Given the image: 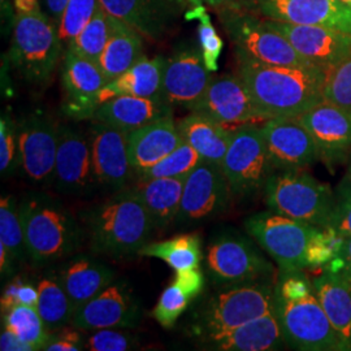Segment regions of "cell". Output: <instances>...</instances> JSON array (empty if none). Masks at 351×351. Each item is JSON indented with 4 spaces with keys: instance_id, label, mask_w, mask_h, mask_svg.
Returning a JSON list of instances; mask_svg holds the SVG:
<instances>
[{
    "instance_id": "20",
    "label": "cell",
    "mask_w": 351,
    "mask_h": 351,
    "mask_svg": "<svg viewBox=\"0 0 351 351\" xmlns=\"http://www.w3.org/2000/svg\"><path fill=\"white\" fill-rule=\"evenodd\" d=\"M262 132L276 171H300L320 159L314 138L300 117L271 119Z\"/></svg>"
},
{
    "instance_id": "43",
    "label": "cell",
    "mask_w": 351,
    "mask_h": 351,
    "mask_svg": "<svg viewBox=\"0 0 351 351\" xmlns=\"http://www.w3.org/2000/svg\"><path fill=\"white\" fill-rule=\"evenodd\" d=\"M21 169V152L19 126L8 114L0 120V173L1 177L13 176Z\"/></svg>"
},
{
    "instance_id": "16",
    "label": "cell",
    "mask_w": 351,
    "mask_h": 351,
    "mask_svg": "<svg viewBox=\"0 0 351 351\" xmlns=\"http://www.w3.org/2000/svg\"><path fill=\"white\" fill-rule=\"evenodd\" d=\"M99 3L111 16L151 42L168 37L190 8L188 0H99Z\"/></svg>"
},
{
    "instance_id": "31",
    "label": "cell",
    "mask_w": 351,
    "mask_h": 351,
    "mask_svg": "<svg viewBox=\"0 0 351 351\" xmlns=\"http://www.w3.org/2000/svg\"><path fill=\"white\" fill-rule=\"evenodd\" d=\"M167 59L155 56L149 59L146 55L125 73L108 82L99 93V106L121 95L132 97H162L164 68Z\"/></svg>"
},
{
    "instance_id": "14",
    "label": "cell",
    "mask_w": 351,
    "mask_h": 351,
    "mask_svg": "<svg viewBox=\"0 0 351 351\" xmlns=\"http://www.w3.org/2000/svg\"><path fill=\"white\" fill-rule=\"evenodd\" d=\"M191 112L204 114L226 128L258 125L261 121H268L239 75H213Z\"/></svg>"
},
{
    "instance_id": "13",
    "label": "cell",
    "mask_w": 351,
    "mask_h": 351,
    "mask_svg": "<svg viewBox=\"0 0 351 351\" xmlns=\"http://www.w3.org/2000/svg\"><path fill=\"white\" fill-rule=\"evenodd\" d=\"M53 185L72 197H88L99 188L88 134L75 126L59 125Z\"/></svg>"
},
{
    "instance_id": "21",
    "label": "cell",
    "mask_w": 351,
    "mask_h": 351,
    "mask_svg": "<svg viewBox=\"0 0 351 351\" xmlns=\"http://www.w3.org/2000/svg\"><path fill=\"white\" fill-rule=\"evenodd\" d=\"M107 85L98 64L65 50L62 64L63 112L73 120L93 119L99 107V93Z\"/></svg>"
},
{
    "instance_id": "29",
    "label": "cell",
    "mask_w": 351,
    "mask_h": 351,
    "mask_svg": "<svg viewBox=\"0 0 351 351\" xmlns=\"http://www.w3.org/2000/svg\"><path fill=\"white\" fill-rule=\"evenodd\" d=\"M186 177L138 178L130 186L143 202L155 229H165L177 220Z\"/></svg>"
},
{
    "instance_id": "30",
    "label": "cell",
    "mask_w": 351,
    "mask_h": 351,
    "mask_svg": "<svg viewBox=\"0 0 351 351\" xmlns=\"http://www.w3.org/2000/svg\"><path fill=\"white\" fill-rule=\"evenodd\" d=\"M313 285L343 351H351V284L323 268L322 275L313 278Z\"/></svg>"
},
{
    "instance_id": "11",
    "label": "cell",
    "mask_w": 351,
    "mask_h": 351,
    "mask_svg": "<svg viewBox=\"0 0 351 351\" xmlns=\"http://www.w3.org/2000/svg\"><path fill=\"white\" fill-rule=\"evenodd\" d=\"M232 193L252 195L276 172L264 141L262 126L243 125L232 130V138L221 165Z\"/></svg>"
},
{
    "instance_id": "57",
    "label": "cell",
    "mask_w": 351,
    "mask_h": 351,
    "mask_svg": "<svg viewBox=\"0 0 351 351\" xmlns=\"http://www.w3.org/2000/svg\"><path fill=\"white\" fill-rule=\"evenodd\" d=\"M16 14H29L40 11L39 0H13Z\"/></svg>"
},
{
    "instance_id": "53",
    "label": "cell",
    "mask_w": 351,
    "mask_h": 351,
    "mask_svg": "<svg viewBox=\"0 0 351 351\" xmlns=\"http://www.w3.org/2000/svg\"><path fill=\"white\" fill-rule=\"evenodd\" d=\"M23 282L24 281L17 277L10 284H7V287L3 291V295H1V314H7L13 306L17 304V290Z\"/></svg>"
},
{
    "instance_id": "25",
    "label": "cell",
    "mask_w": 351,
    "mask_h": 351,
    "mask_svg": "<svg viewBox=\"0 0 351 351\" xmlns=\"http://www.w3.org/2000/svg\"><path fill=\"white\" fill-rule=\"evenodd\" d=\"M202 339L204 349L216 351H271L287 345L277 310L246 324Z\"/></svg>"
},
{
    "instance_id": "48",
    "label": "cell",
    "mask_w": 351,
    "mask_h": 351,
    "mask_svg": "<svg viewBox=\"0 0 351 351\" xmlns=\"http://www.w3.org/2000/svg\"><path fill=\"white\" fill-rule=\"evenodd\" d=\"M85 341L78 328L63 326L55 332H51L50 339L46 343V351H78L85 349Z\"/></svg>"
},
{
    "instance_id": "44",
    "label": "cell",
    "mask_w": 351,
    "mask_h": 351,
    "mask_svg": "<svg viewBox=\"0 0 351 351\" xmlns=\"http://www.w3.org/2000/svg\"><path fill=\"white\" fill-rule=\"evenodd\" d=\"M324 99L351 111V56L326 72Z\"/></svg>"
},
{
    "instance_id": "4",
    "label": "cell",
    "mask_w": 351,
    "mask_h": 351,
    "mask_svg": "<svg viewBox=\"0 0 351 351\" xmlns=\"http://www.w3.org/2000/svg\"><path fill=\"white\" fill-rule=\"evenodd\" d=\"M55 25L42 11L16 14L8 59L29 84H49L65 52L59 29Z\"/></svg>"
},
{
    "instance_id": "41",
    "label": "cell",
    "mask_w": 351,
    "mask_h": 351,
    "mask_svg": "<svg viewBox=\"0 0 351 351\" xmlns=\"http://www.w3.org/2000/svg\"><path fill=\"white\" fill-rule=\"evenodd\" d=\"M345 237L330 228H317L306 249V268L317 269L332 263L342 250Z\"/></svg>"
},
{
    "instance_id": "27",
    "label": "cell",
    "mask_w": 351,
    "mask_h": 351,
    "mask_svg": "<svg viewBox=\"0 0 351 351\" xmlns=\"http://www.w3.org/2000/svg\"><path fill=\"white\" fill-rule=\"evenodd\" d=\"M168 116H173V107L162 97L121 95L101 104L93 120L130 133Z\"/></svg>"
},
{
    "instance_id": "42",
    "label": "cell",
    "mask_w": 351,
    "mask_h": 351,
    "mask_svg": "<svg viewBox=\"0 0 351 351\" xmlns=\"http://www.w3.org/2000/svg\"><path fill=\"white\" fill-rule=\"evenodd\" d=\"M98 1L99 0H68L63 17L58 25L65 49L91 20Z\"/></svg>"
},
{
    "instance_id": "8",
    "label": "cell",
    "mask_w": 351,
    "mask_h": 351,
    "mask_svg": "<svg viewBox=\"0 0 351 351\" xmlns=\"http://www.w3.org/2000/svg\"><path fill=\"white\" fill-rule=\"evenodd\" d=\"M276 295L277 315L287 345L303 351H343L315 289L300 297Z\"/></svg>"
},
{
    "instance_id": "33",
    "label": "cell",
    "mask_w": 351,
    "mask_h": 351,
    "mask_svg": "<svg viewBox=\"0 0 351 351\" xmlns=\"http://www.w3.org/2000/svg\"><path fill=\"white\" fill-rule=\"evenodd\" d=\"M143 56V37L112 16V33L98 62L107 84L125 73Z\"/></svg>"
},
{
    "instance_id": "37",
    "label": "cell",
    "mask_w": 351,
    "mask_h": 351,
    "mask_svg": "<svg viewBox=\"0 0 351 351\" xmlns=\"http://www.w3.org/2000/svg\"><path fill=\"white\" fill-rule=\"evenodd\" d=\"M3 326L19 339L29 343L33 350H43L50 339L51 332L46 328L37 307L16 304L3 315Z\"/></svg>"
},
{
    "instance_id": "56",
    "label": "cell",
    "mask_w": 351,
    "mask_h": 351,
    "mask_svg": "<svg viewBox=\"0 0 351 351\" xmlns=\"http://www.w3.org/2000/svg\"><path fill=\"white\" fill-rule=\"evenodd\" d=\"M46 1V7L50 13L51 20L59 25L62 17H63L65 7L68 4V0H45Z\"/></svg>"
},
{
    "instance_id": "52",
    "label": "cell",
    "mask_w": 351,
    "mask_h": 351,
    "mask_svg": "<svg viewBox=\"0 0 351 351\" xmlns=\"http://www.w3.org/2000/svg\"><path fill=\"white\" fill-rule=\"evenodd\" d=\"M0 350L1 351H34L33 348L19 339L14 333L8 329H3L0 336Z\"/></svg>"
},
{
    "instance_id": "50",
    "label": "cell",
    "mask_w": 351,
    "mask_h": 351,
    "mask_svg": "<svg viewBox=\"0 0 351 351\" xmlns=\"http://www.w3.org/2000/svg\"><path fill=\"white\" fill-rule=\"evenodd\" d=\"M190 8L198 4H207L220 11H254L258 0H188Z\"/></svg>"
},
{
    "instance_id": "35",
    "label": "cell",
    "mask_w": 351,
    "mask_h": 351,
    "mask_svg": "<svg viewBox=\"0 0 351 351\" xmlns=\"http://www.w3.org/2000/svg\"><path fill=\"white\" fill-rule=\"evenodd\" d=\"M139 255L162 259L176 272L197 268L202 261V241L198 234H181L163 242L147 243Z\"/></svg>"
},
{
    "instance_id": "45",
    "label": "cell",
    "mask_w": 351,
    "mask_h": 351,
    "mask_svg": "<svg viewBox=\"0 0 351 351\" xmlns=\"http://www.w3.org/2000/svg\"><path fill=\"white\" fill-rule=\"evenodd\" d=\"M189 302L188 295L173 282L162 293L152 316L164 328H172L178 317L185 313Z\"/></svg>"
},
{
    "instance_id": "23",
    "label": "cell",
    "mask_w": 351,
    "mask_h": 351,
    "mask_svg": "<svg viewBox=\"0 0 351 351\" xmlns=\"http://www.w3.org/2000/svg\"><path fill=\"white\" fill-rule=\"evenodd\" d=\"M254 11L267 20L351 33V7L341 0H258Z\"/></svg>"
},
{
    "instance_id": "34",
    "label": "cell",
    "mask_w": 351,
    "mask_h": 351,
    "mask_svg": "<svg viewBox=\"0 0 351 351\" xmlns=\"http://www.w3.org/2000/svg\"><path fill=\"white\" fill-rule=\"evenodd\" d=\"M37 310L45 326L55 332L72 323L75 310L58 277H45L38 282Z\"/></svg>"
},
{
    "instance_id": "2",
    "label": "cell",
    "mask_w": 351,
    "mask_h": 351,
    "mask_svg": "<svg viewBox=\"0 0 351 351\" xmlns=\"http://www.w3.org/2000/svg\"><path fill=\"white\" fill-rule=\"evenodd\" d=\"M81 220L91 251L113 259L139 254L155 229L143 202L130 186L86 208Z\"/></svg>"
},
{
    "instance_id": "15",
    "label": "cell",
    "mask_w": 351,
    "mask_h": 351,
    "mask_svg": "<svg viewBox=\"0 0 351 351\" xmlns=\"http://www.w3.org/2000/svg\"><path fill=\"white\" fill-rule=\"evenodd\" d=\"M213 72L204 64L201 47L184 45L167 59L162 98L171 107L193 111L213 81Z\"/></svg>"
},
{
    "instance_id": "55",
    "label": "cell",
    "mask_w": 351,
    "mask_h": 351,
    "mask_svg": "<svg viewBox=\"0 0 351 351\" xmlns=\"http://www.w3.org/2000/svg\"><path fill=\"white\" fill-rule=\"evenodd\" d=\"M16 259L13 258L12 254L10 250L0 243V272H1V278H7L11 276L13 272L16 271Z\"/></svg>"
},
{
    "instance_id": "28",
    "label": "cell",
    "mask_w": 351,
    "mask_h": 351,
    "mask_svg": "<svg viewBox=\"0 0 351 351\" xmlns=\"http://www.w3.org/2000/svg\"><path fill=\"white\" fill-rule=\"evenodd\" d=\"M58 278L75 310L81 308L114 281L112 268L85 254H75L60 267Z\"/></svg>"
},
{
    "instance_id": "40",
    "label": "cell",
    "mask_w": 351,
    "mask_h": 351,
    "mask_svg": "<svg viewBox=\"0 0 351 351\" xmlns=\"http://www.w3.org/2000/svg\"><path fill=\"white\" fill-rule=\"evenodd\" d=\"M186 20H198V39L204 64L210 72L217 71V62L224 47V42L217 34L215 26L211 23L208 13L206 12L204 4H198L189 8L185 14Z\"/></svg>"
},
{
    "instance_id": "47",
    "label": "cell",
    "mask_w": 351,
    "mask_h": 351,
    "mask_svg": "<svg viewBox=\"0 0 351 351\" xmlns=\"http://www.w3.org/2000/svg\"><path fill=\"white\" fill-rule=\"evenodd\" d=\"M326 228L333 229L345 239L351 236V182L346 178L337 190L335 207Z\"/></svg>"
},
{
    "instance_id": "22",
    "label": "cell",
    "mask_w": 351,
    "mask_h": 351,
    "mask_svg": "<svg viewBox=\"0 0 351 351\" xmlns=\"http://www.w3.org/2000/svg\"><path fill=\"white\" fill-rule=\"evenodd\" d=\"M128 134L124 130L93 120L88 139L93 154V163L99 188L123 190L128 186L133 171Z\"/></svg>"
},
{
    "instance_id": "39",
    "label": "cell",
    "mask_w": 351,
    "mask_h": 351,
    "mask_svg": "<svg viewBox=\"0 0 351 351\" xmlns=\"http://www.w3.org/2000/svg\"><path fill=\"white\" fill-rule=\"evenodd\" d=\"M201 155L186 142H182L173 152L163 160L138 173V178H165V177H186L201 163Z\"/></svg>"
},
{
    "instance_id": "36",
    "label": "cell",
    "mask_w": 351,
    "mask_h": 351,
    "mask_svg": "<svg viewBox=\"0 0 351 351\" xmlns=\"http://www.w3.org/2000/svg\"><path fill=\"white\" fill-rule=\"evenodd\" d=\"M112 33V16L107 12L98 1L97 10L82 32L69 43L65 50L77 56L98 64Z\"/></svg>"
},
{
    "instance_id": "32",
    "label": "cell",
    "mask_w": 351,
    "mask_h": 351,
    "mask_svg": "<svg viewBox=\"0 0 351 351\" xmlns=\"http://www.w3.org/2000/svg\"><path fill=\"white\" fill-rule=\"evenodd\" d=\"M177 126L184 142L201 155L202 160L223 165L232 138L230 129L197 112L181 119Z\"/></svg>"
},
{
    "instance_id": "51",
    "label": "cell",
    "mask_w": 351,
    "mask_h": 351,
    "mask_svg": "<svg viewBox=\"0 0 351 351\" xmlns=\"http://www.w3.org/2000/svg\"><path fill=\"white\" fill-rule=\"evenodd\" d=\"M324 269L343 277L349 284H351V236L345 239L339 256L332 263L324 267Z\"/></svg>"
},
{
    "instance_id": "26",
    "label": "cell",
    "mask_w": 351,
    "mask_h": 351,
    "mask_svg": "<svg viewBox=\"0 0 351 351\" xmlns=\"http://www.w3.org/2000/svg\"><path fill=\"white\" fill-rule=\"evenodd\" d=\"M184 142L173 116L164 117L128 134L129 159L134 173L163 160Z\"/></svg>"
},
{
    "instance_id": "7",
    "label": "cell",
    "mask_w": 351,
    "mask_h": 351,
    "mask_svg": "<svg viewBox=\"0 0 351 351\" xmlns=\"http://www.w3.org/2000/svg\"><path fill=\"white\" fill-rule=\"evenodd\" d=\"M206 269L213 285L228 289L267 281L274 267L252 241L237 232H223L206 250Z\"/></svg>"
},
{
    "instance_id": "5",
    "label": "cell",
    "mask_w": 351,
    "mask_h": 351,
    "mask_svg": "<svg viewBox=\"0 0 351 351\" xmlns=\"http://www.w3.org/2000/svg\"><path fill=\"white\" fill-rule=\"evenodd\" d=\"M264 199L271 211L311 226L326 228L336 195L314 176L300 171H276L264 186Z\"/></svg>"
},
{
    "instance_id": "38",
    "label": "cell",
    "mask_w": 351,
    "mask_h": 351,
    "mask_svg": "<svg viewBox=\"0 0 351 351\" xmlns=\"http://www.w3.org/2000/svg\"><path fill=\"white\" fill-rule=\"evenodd\" d=\"M0 243L10 250L17 263L29 258L20 206L12 195H3L0 201Z\"/></svg>"
},
{
    "instance_id": "18",
    "label": "cell",
    "mask_w": 351,
    "mask_h": 351,
    "mask_svg": "<svg viewBox=\"0 0 351 351\" xmlns=\"http://www.w3.org/2000/svg\"><path fill=\"white\" fill-rule=\"evenodd\" d=\"M142 308L125 281H113L98 295L78 308L71 326L81 330L126 329L138 326Z\"/></svg>"
},
{
    "instance_id": "54",
    "label": "cell",
    "mask_w": 351,
    "mask_h": 351,
    "mask_svg": "<svg viewBox=\"0 0 351 351\" xmlns=\"http://www.w3.org/2000/svg\"><path fill=\"white\" fill-rule=\"evenodd\" d=\"M38 300H39L38 287L27 282H23L20 285V288L17 290V304L37 307Z\"/></svg>"
},
{
    "instance_id": "6",
    "label": "cell",
    "mask_w": 351,
    "mask_h": 351,
    "mask_svg": "<svg viewBox=\"0 0 351 351\" xmlns=\"http://www.w3.org/2000/svg\"><path fill=\"white\" fill-rule=\"evenodd\" d=\"M220 21L228 37L241 55L258 63L277 66L310 68L304 59L282 34L246 11H220Z\"/></svg>"
},
{
    "instance_id": "3",
    "label": "cell",
    "mask_w": 351,
    "mask_h": 351,
    "mask_svg": "<svg viewBox=\"0 0 351 351\" xmlns=\"http://www.w3.org/2000/svg\"><path fill=\"white\" fill-rule=\"evenodd\" d=\"M19 206L27 256L36 265L68 259L81 247L85 229L63 203L43 193H33Z\"/></svg>"
},
{
    "instance_id": "46",
    "label": "cell",
    "mask_w": 351,
    "mask_h": 351,
    "mask_svg": "<svg viewBox=\"0 0 351 351\" xmlns=\"http://www.w3.org/2000/svg\"><path fill=\"white\" fill-rule=\"evenodd\" d=\"M136 345L137 339L133 335L113 328L97 329L85 341V349L90 351H126Z\"/></svg>"
},
{
    "instance_id": "24",
    "label": "cell",
    "mask_w": 351,
    "mask_h": 351,
    "mask_svg": "<svg viewBox=\"0 0 351 351\" xmlns=\"http://www.w3.org/2000/svg\"><path fill=\"white\" fill-rule=\"evenodd\" d=\"M298 117L313 136L320 159L339 163L349 155L351 111L324 99Z\"/></svg>"
},
{
    "instance_id": "59",
    "label": "cell",
    "mask_w": 351,
    "mask_h": 351,
    "mask_svg": "<svg viewBox=\"0 0 351 351\" xmlns=\"http://www.w3.org/2000/svg\"><path fill=\"white\" fill-rule=\"evenodd\" d=\"M342 3H345V4H348V5H350L351 7V0H341Z\"/></svg>"
},
{
    "instance_id": "17",
    "label": "cell",
    "mask_w": 351,
    "mask_h": 351,
    "mask_svg": "<svg viewBox=\"0 0 351 351\" xmlns=\"http://www.w3.org/2000/svg\"><path fill=\"white\" fill-rule=\"evenodd\" d=\"M19 126L21 172L37 185L53 184L59 125L45 114H32Z\"/></svg>"
},
{
    "instance_id": "19",
    "label": "cell",
    "mask_w": 351,
    "mask_h": 351,
    "mask_svg": "<svg viewBox=\"0 0 351 351\" xmlns=\"http://www.w3.org/2000/svg\"><path fill=\"white\" fill-rule=\"evenodd\" d=\"M264 21L287 38L304 59L326 72L351 56V33L324 26L298 25L267 19Z\"/></svg>"
},
{
    "instance_id": "9",
    "label": "cell",
    "mask_w": 351,
    "mask_h": 351,
    "mask_svg": "<svg viewBox=\"0 0 351 351\" xmlns=\"http://www.w3.org/2000/svg\"><path fill=\"white\" fill-rule=\"evenodd\" d=\"M277 310L276 288L267 281L224 289L199 314L202 337L226 332Z\"/></svg>"
},
{
    "instance_id": "1",
    "label": "cell",
    "mask_w": 351,
    "mask_h": 351,
    "mask_svg": "<svg viewBox=\"0 0 351 351\" xmlns=\"http://www.w3.org/2000/svg\"><path fill=\"white\" fill-rule=\"evenodd\" d=\"M239 73L267 120L298 117L324 101L326 71L267 65L237 55Z\"/></svg>"
},
{
    "instance_id": "10",
    "label": "cell",
    "mask_w": 351,
    "mask_h": 351,
    "mask_svg": "<svg viewBox=\"0 0 351 351\" xmlns=\"http://www.w3.org/2000/svg\"><path fill=\"white\" fill-rule=\"evenodd\" d=\"M317 228L274 211L255 213L245 220L247 234L276 262L281 272L306 269L307 243Z\"/></svg>"
},
{
    "instance_id": "49",
    "label": "cell",
    "mask_w": 351,
    "mask_h": 351,
    "mask_svg": "<svg viewBox=\"0 0 351 351\" xmlns=\"http://www.w3.org/2000/svg\"><path fill=\"white\" fill-rule=\"evenodd\" d=\"M173 282L188 295L190 301L195 300L204 289V276L199 267L177 271Z\"/></svg>"
},
{
    "instance_id": "58",
    "label": "cell",
    "mask_w": 351,
    "mask_h": 351,
    "mask_svg": "<svg viewBox=\"0 0 351 351\" xmlns=\"http://www.w3.org/2000/svg\"><path fill=\"white\" fill-rule=\"evenodd\" d=\"M0 5H1V20H3V23L5 21L8 25L13 26L14 19H16L13 0H0Z\"/></svg>"
},
{
    "instance_id": "12",
    "label": "cell",
    "mask_w": 351,
    "mask_h": 351,
    "mask_svg": "<svg viewBox=\"0 0 351 351\" xmlns=\"http://www.w3.org/2000/svg\"><path fill=\"white\" fill-rule=\"evenodd\" d=\"M232 194L221 165L202 160L186 176L176 221L184 226L204 223L226 211Z\"/></svg>"
},
{
    "instance_id": "60",
    "label": "cell",
    "mask_w": 351,
    "mask_h": 351,
    "mask_svg": "<svg viewBox=\"0 0 351 351\" xmlns=\"http://www.w3.org/2000/svg\"><path fill=\"white\" fill-rule=\"evenodd\" d=\"M348 181H350L351 182V165H350V169H349V176H348V178H346Z\"/></svg>"
}]
</instances>
